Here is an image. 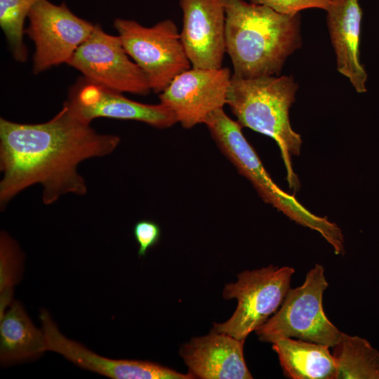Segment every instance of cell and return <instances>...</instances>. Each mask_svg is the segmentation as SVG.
Instances as JSON below:
<instances>
[{
  "instance_id": "cell-22",
  "label": "cell",
  "mask_w": 379,
  "mask_h": 379,
  "mask_svg": "<svg viewBox=\"0 0 379 379\" xmlns=\"http://www.w3.org/2000/svg\"><path fill=\"white\" fill-rule=\"evenodd\" d=\"M133 235L139 247L138 255L145 256L147 251L159 242L161 229L156 222L142 220L134 225Z\"/></svg>"
},
{
  "instance_id": "cell-18",
  "label": "cell",
  "mask_w": 379,
  "mask_h": 379,
  "mask_svg": "<svg viewBox=\"0 0 379 379\" xmlns=\"http://www.w3.org/2000/svg\"><path fill=\"white\" fill-rule=\"evenodd\" d=\"M331 348L335 379H379V352L365 338L342 332Z\"/></svg>"
},
{
  "instance_id": "cell-2",
  "label": "cell",
  "mask_w": 379,
  "mask_h": 379,
  "mask_svg": "<svg viewBox=\"0 0 379 379\" xmlns=\"http://www.w3.org/2000/svg\"><path fill=\"white\" fill-rule=\"evenodd\" d=\"M225 44L233 75L279 76L286 59L302 46L300 15L282 14L247 0H222Z\"/></svg>"
},
{
  "instance_id": "cell-7",
  "label": "cell",
  "mask_w": 379,
  "mask_h": 379,
  "mask_svg": "<svg viewBox=\"0 0 379 379\" xmlns=\"http://www.w3.org/2000/svg\"><path fill=\"white\" fill-rule=\"evenodd\" d=\"M294 272L291 267L270 265L239 274L237 281L222 291L225 299L237 300V308L229 319L215 324L213 329L245 340L278 310L291 288Z\"/></svg>"
},
{
  "instance_id": "cell-8",
  "label": "cell",
  "mask_w": 379,
  "mask_h": 379,
  "mask_svg": "<svg viewBox=\"0 0 379 379\" xmlns=\"http://www.w3.org/2000/svg\"><path fill=\"white\" fill-rule=\"evenodd\" d=\"M27 18L29 23L25 32L35 46L34 74L67 64L94 28V25L74 15L65 3L56 5L48 0H38Z\"/></svg>"
},
{
  "instance_id": "cell-1",
  "label": "cell",
  "mask_w": 379,
  "mask_h": 379,
  "mask_svg": "<svg viewBox=\"0 0 379 379\" xmlns=\"http://www.w3.org/2000/svg\"><path fill=\"white\" fill-rule=\"evenodd\" d=\"M71 111L62 109L46 122L27 124L0 119V206L36 184L49 205L66 194L84 195L87 186L77 170L88 159L113 152L120 142L115 135L96 132Z\"/></svg>"
},
{
  "instance_id": "cell-3",
  "label": "cell",
  "mask_w": 379,
  "mask_h": 379,
  "mask_svg": "<svg viewBox=\"0 0 379 379\" xmlns=\"http://www.w3.org/2000/svg\"><path fill=\"white\" fill-rule=\"evenodd\" d=\"M298 85L292 76L242 79L232 75L227 105L243 127L272 138L277 143L285 164L290 187L298 178L291 156L298 155L302 140L290 124L289 109L295 100Z\"/></svg>"
},
{
  "instance_id": "cell-21",
  "label": "cell",
  "mask_w": 379,
  "mask_h": 379,
  "mask_svg": "<svg viewBox=\"0 0 379 379\" xmlns=\"http://www.w3.org/2000/svg\"><path fill=\"white\" fill-rule=\"evenodd\" d=\"M267 6L282 14H296L307 8H321L326 11L331 0H247Z\"/></svg>"
},
{
  "instance_id": "cell-13",
  "label": "cell",
  "mask_w": 379,
  "mask_h": 379,
  "mask_svg": "<svg viewBox=\"0 0 379 379\" xmlns=\"http://www.w3.org/2000/svg\"><path fill=\"white\" fill-rule=\"evenodd\" d=\"M180 38L192 67L219 69L226 53L222 0H180Z\"/></svg>"
},
{
  "instance_id": "cell-14",
  "label": "cell",
  "mask_w": 379,
  "mask_h": 379,
  "mask_svg": "<svg viewBox=\"0 0 379 379\" xmlns=\"http://www.w3.org/2000/svg\"><path fill=\"white\" fill-rule=\"evenodd\" d=\"M244 342L213 329L192 338L179 354L193 378L251 379L244 356Z\"/></svg>"
},
{
  "instance_id": "cell-20",
  "label": "cell",
  "mask_w": 379,
  "mask_h": 379,
  "mask_svg": "<svg viewBox=\"0 0 379 379\" xmlns=\"http://www.w3.org/2000/svg\"><path fill=\"white\" fill-rule=\"evenodd\" d=\"M22 258L15 241L5 232L0 236V317L12 302L13 286L21 275Z\"/></svg>"
},
{
  "instance_id": "cell-19",
  "label": "cell",
  "mask_w": 379,
  "mask_h": 379,
  "mask_svg": "<svg viewBox=\"0 0 379 379\" xmlns=\"http://www.w3.org/2000/svg\"><path fill=\"white\" fill-rule=\"evenodd\" d=\"M38 0H0V26L14 59L25 62L27 51L23 43L24 22Z\"/></svg>"
},
{
  "instance_id": "cell-4",
  "label": "cell",
  "mask_w": 379,
  "mask_h": 379,
  "mask_svg": "<svg viewBox=\"0 0 379 379\" xmlns=\"http://www.w3.org/2000/svg\"><path fill=\"white\" fill-rule=\"evenodd\" d=\"M213 139L238 171L248 179L259 195L297 223L318 232L336 254L344 253V237L338 226L319 217L281 190L272 180L253 147L241 131L242 126L223 110L212 112L204 123Z\"/></svg>"
},
{
  "instance_id": "cell-15",
  "label": "cell",
  "mask_w": 379,
  "mask_h": 379,
  "mask_svg": "<svg viewBox=\"0 0 379 379\" xmlns=\"http://www.w3.org/2000/svg\"><path fill=\"white\" fill-rule=\"evenodd\" d=\"M326 21L338 72L358 93L366 92V72L360 62L362 11L359 0H331Z\"/></svg>"
},
{
  "instance_id": "cell-17",
  "label": "cell",
  "mask_w": 379,
  "mask_h": 379,
  "mask_svg": "<svg viewBox=\"0 0 379 379\" xmlns=\"http://www.w3.org/2000/svg\"><path fill=\"white\" fill-rule=\"evenodd\" d=\"M47 351L43 330L37 328L24 307L13 300L0 317V360L10 364L36 358Z\"/></svg>"
},
{
  "instance_id": "cell-10",
  "label": "cell",
  "mask_w": 379,
  "mask_h": 379,
  "mask_svg": "<svg viewBox=\"0 0 379 379\" xmlns=\"http://www.w3.org/2000/svg\"><path fill=\"white\" fill-rule=\"evenodd\" d=\"M231 77L227 67L190 68L159 93L160 102L171 109L183 128H191L227 104Z\"/></svg>"
},
{
  "instance_id": "cell-5",
  "label": "cell",
  "mask_w": 379,
  "mask_h": 379,
  "mask_svg": "<svg viewBox=\"0 0 379 379\" xmlns=\"http://www.w3.org/2000/svg\"><path fill=\"white\" fill-rule=\"evenodd\" d=\"M328 284L319 264L311 269L304 283L290 288L278 310L255 333L260 340L281 338L297 339L333 347L340 331L326 317L322 304Z\"/></svg>"
},
{
  "instance_id": "cell-9",
  "label": "cell",
  "mask_w": 379,
  "mask_h": 379,
  "mask_svg": "<svg viewBox=\"0 0 379 379\" xmlns=\"http://www.w3.org/2000/svg\"><path fill=\"white\" fill-rule=\"evenodd\" d=\"M67 64L86 79L120 93L145 95L151 91L145 74L130 59L119 36L108 34L98 24Z\"/></svg>"
},
{
  "instance_id": "cell-12",
  "label": "cell",
  "mask_w": 379,
  "mask_h": 379,
  "mask_svg": "<svg viewBox=\"0 0 379 379\" xmlns=\"http://www.w3.org/2000/svg\"><path fill=\"white\" fill-rule=\"evenodd\" d=\"M39 319L47 351L57 352L84 369L113 379H193L188 373H182L151 361L112 359L100 356L63 335L46 310H41Z\"/></svg>"
},
{
  "instance_id": "cell-6",
  "label": "cell",
  "mask_w": 379,
  "mask_h": 379,
  "mask_svg": "<svg viewBox=\"0 0 379 379\" xmlns=\"http://www.w3.org/2000/svg\"><path fill=\"white\" fill-rule=\"evenodd\" d=\"M114 27L154 93H161L177 75L191 68L180 33L172 20L145 27L133 20L116 18Z\"/></svg>"
},
{
  "instance_id": "cell-11",
  "label": "cell",
  "mask_w": 379,
  "mask_h": 379,
  "mask_svg": "<svg viewBox=\"0 0 379 379\" xmlns=\"http://www.w3.org/2000/svg\"><path fill=\"white\" fill-rule=\"evenodd\" d=\"M80 119L91 123L98 117L144 122L157 128H166L177 123L174 113L161 104L148 105L130 100L122 93L86 79L73 86L65 102Z\"/></svg>"
},
{
  "instance_id": "cell-16",
  "label": "cell",
  "mask_w": 379,
  "mask_h": 379,
  "mask_svg": "<svg viewBox=\"0 0 379 379\" xmlns=\"http://www.w3.org/2000/svg\"><path fill=\"white\" fill-rule=\"evenodd\" d=\"M284 375L292 379H335L336 364L329 347L291 338L272 342Z\"/></svg>"
}]
</instances>
